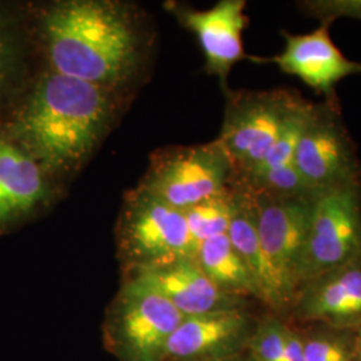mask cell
Masks as SVG:
<instances>
[{
    "instance_id": "obj_1",
    "label": "cell",
    "mask_w": 361,
    "mask_h": 361,
    "mask_svg": "<svg viewBox=\"0 0 361 361\" xmlns=\"http://www.w3.org/2000/svg\"><path fill=\"white\" fill-rule=\"evenodd\" d=\"M43 68L134 99L154 61L157 30L125 0L28 1Z\"/></svg>"
},
{
    "instance_id": "obj_2",
    "label": "cell",
    "mask_w": 361,
    "mask_h": 361,
    "mask_svg": "<svg viewBox=\"0 0 361 361\" xmlns=\"http://www.w3.org/2000/svg\"><path fill=\"white\" fill-rule=\"evenodd\" d=\"M133 99L43 68L0 130L67 189Z\"/></svg>"
},
{
    "instance_id": "obj_3",
    "label": "cell",
    "mask_w": 361,
    "mask_h": 361,
    "mask_svg": "<svg viewBox=\"0 0 361 361\" xmlns=\"http://www.w3.org/2000/svg\"><path fill=\"white\" fill-rule=\"evenodd\" d=\"M114 235L122 273L195 258L198 252L183 212L140 185L123 195Z\"/></svg>"
},
{
    "instance_id": "obj_4",
    "label": "cell",
    "mask_w": 361,
    "mask_h": 361,
    "mask_svg": "<svg viewBox=\"0 0 361 361\" xmlns=\"http://www.w3.org/2000/svg\"><path fill=\"white\" fill-rule=\"evenodd\" d=\"M183 319L152 286L123 277L106 310L104 347L118 361H165L169 340Z\"/></svg>"
},
{
    "instance_id": "obj_5",
    "label": "cell",
    "mask_w": 361,
    "mask_h": 361,
    "mask_svg": "<svg viewBox=\"0 0 361 361\" xmlns=\"http://www.w3.org/2000/svg\"><path fill=\"white\" fill-rule=\"evenodd\" d=\"M233 178L232 161L214 140L202 145L157 149L138 185L183 212L228 190Z\"/></svg>"
},
{
    "instance_id": "obj_6",
    "label": "cell",
    "mask_w": 361,
    "mask_h": 361,
    "mask_svg": "<svg viewBox=\"0 0 361 361\" xmlns=\"http://www.w3.org/2000/svg\"><path fill=\"white\" fill-rule=\"evenodd\" d=\"M302 99L286 89L226 94L222 128L216 141L232 161L234 178L250 173L265 158Z\"/></svg>"
},
{
    "instance_id": "obj_7",
    "label": "cell",
    "mask_w": 361,
    "mask_h": 361,
    "mask_svg": "<svg viewBox=\"0 0 361 361\" xmlns=\"http://www.w3.org/2000/svg\"><path fill=\"white\" fill-rule=\"evenodd\" d=\"M360 261L361 183L319 194L310 209L301 286Z\"/></svg>"
},
{
    "instance_id": "obj_8",
    "label": "cell",
    "mask_w": 361,
    "mask_h": 361,
    "mask_svg": "<svg viewBox=\"0 0 361 361\" xmlns=\"http://www.w3.org/2000/svg\"><path fill=\"white\" fill-rule=\"evenodd\" d=\"M249 192L255 201L259 244L274 280L281 312L293 305L301 286V259L316 197L284 198Z\"/></svg>"
},
{
    "instance_id": "obj_9",
    "label": "cell",
    "mask_w": 361,
    "mask_h": 361,
    "mask_svg": "<svg viewBox=\"0 0 361 361\" xmlns=\"http://www.w3.org/2000/svg\"><path fill=\"white\" fill-rule=\"evenodd\" d=\"M293 164L316 195L361 183L360 161L341 122L340 106L313 104Z\"/></svg>"
},
{
    "instance_id": "obj_10",
    "label": "cell",
    "mask_w": 361,
    "mask_h": 361,
    "mask_svg": "<svg viewBox=\"0 0 361 361\" xmlns=\"http://www.w3.org/2000/svg\"><path fill=\"white\" fill-rule=\"evenodd\" d=\"M66 190L0 130V235L46 216Z\"/></svg>"
},
{
    "instance_id": "obj_11",
    "label": "cell",
    "mask_w": 361,
    "mask_h": 361,
    "mask_svg": "<svg viewBox=\"0 0 361 361\" xmlns=\"http://www.w3.org/2000/svg\"><path fill=\"white\" fill-rule=\"evenodd\" d=\"M165 8L194 34L205 56V71L219 79L226 95L231 91L228 79L233 67L247 58L243 39L249 23L245 0H219L209 10L171 1Z\"/></svg>"
},
{
    "instance_id": "obj_12",
    "label": "cell",
    "mask_w": 361,
    "mask_h": 361,
    "mask_svg": "<svg viewBox=\"0 0 361 361\" xmlns=\"http://www.w3.org/2000/svg\"><path fill=\"white\" fill-rule=\"evenodd\" d=\"M329 20L307 34H290L283 31L284 49L271 58H252L261 63H273L286 75L296 77L325 102L338 106L336 97L337 85L345 79L361 74V63L350 61L336 46L331 37Z\"/></svg>"
},
{
    "instance_id": "obj_13",
    "label": "cell",
    "mask_w": 361,
    "mask_h": 361,
    "mask_svg": "<svg viewBox=\"0 0 361 361\" xmlns=\"http://www.w3.org/2000/svg\"><path fill=\"white\" fill-rule=\"evenodd\" d=\"M257 322L246 310L185 317L169 340L165 361H224L249 348Z\"/></svg>"
},
{
    "instance_id": "obj_14",
    "label": "cell",
    "mask_w": 361,
    "mask_h": 361,
    "mask_svg": "<svg viewBox=\"0 0 361 361\" xmlns=\"http://www.w3.org/2000/svg\"><path fill=\"white\" fill-rule=\"evenodd\" d=\"M42 70L28 1L0 0V128Z\"/></svg>"
},
{
    "instance_id": "obj_15",
    "label": "cell",
    "mask_w": 361,
    "mask_h": 361,
    "mask_svg": "<svg viewBox=\"0 0 361 361\" xmlns=\"http://www.w3.org/2000/svg\"><path fill=\"white\" fill-rule=\"evenodd\" d=\"M152 286L169 300L183 317L222 310H246L245 298L224 293L207 277L195 258L171 259L154 267L123 273Z\"/></svg>"
},
{
    "instance_id": "obj_16",
    "label": "cell",
    "mask_w": 361,
    "mask_h": 361,
    "mask_svg": "<svg viewBox=\"0 0 361 361\" xmlns=\"http://www.w3.org/2000/svg\"><path fill=\"white\" fill-rule=\"evenodd\" d=\"M304 320L348 324L361 320V261L302 285L292 305Z\"/></svg>"
},
{
    "instance_id": "obj_17",
    "label": "cell",
    "mask_w": 361,
    "mask_h": 361,
    "mask_svg": "<svg viewBox=\"0 0 361 361\" xmlns=\"http://www.w3.org/2000/svg\"><path fill=\"white\" fill-rule=\"evenodd\" d=\"M231 188L233 214L226 234L257 285L259 301L279 312L276 285L258 238L253 197L244 188L234 185Z\"/></svg>"
},
{
    "instance_id": "obj_18",
    "label": "cell",
    "mask_w": 361,
    "mask_h": 361,
    "mask_svg": "<svg viewBox=\"0 0 361 361\" xmlns=\"http://www.w3.org/2000/svg\"><path fill=\"white\" fill-rule=\"evenodd\" d=\"M197 262L212 283L229 296L259 300L255 283L243 258L233 247L228 234L204 241L197 252Z\"/></svg>"
},
{
    "instance_id": "obj_19",
    "label": "cell",
    "mask_w": 361,
    "mask_h": 361,
    "mask_svg": "<svg viewBox=\"0 0 361 361\" xmlns=\"http://www.w3.org/2000/svg\"><path fill=\"white\" fill-rule=\"evenodd\" d=\"M183 214L198 247L209 238L226 234L233 214L232 188L183 210Z\"/></svg>"
},
{
    "instance_id": "obj_20",
    "label": "cell",
    "mask_w": 361,
    "mask_h": 361,
    "mask_svg": "<svg viewBox=\"0 0 361 361\" xmlns=\"http://www.w3.org/2000/svg\"><path fill=\"white\" fill-rule=\"evenodd\" d=\"M285 326L277 317L257 324L247 348L253 361H286Z\"/></svg>"
},
{
    "instance_id": "obj_21",
    "label": "cell",
    "mask_w": 361,
    "mask_h": 361,
    "mask_svg": "<svg viewBox=\"0 0 361 361\" xmlns=\"http://www.w3.org/2000/svg\"><path fill=\"white\" fill-rule=\"evenodd\" d=\"M305 361H356V345L347 337L317 335L302 338Z\"/></svg>"
},
{
    "instance_id": "obj_22",
    "label": "cell",
    "mask_w": 361,
    "mask_h": 361,
    "mask_svg": "<svg viewBox=\"0 0 361 361\" xmlns=\"http://www.w3.org/2000/svg\"><path fill=\"white\" fill-rule=\"evenodd\" d=\"M285 345H286V361H305L302 338L300 335L285 326Z\"/></svg>"
},
{
    "instance_id": "obj_23",
    "label": "cell",
    "mask_w": 361,
    "mask_h": 361,
    "mask_svg": "<svg viewBox=\"0 0 361 361\" xmlns=\"http://www.w3.org/2000/svg\"><path fill=\"white\" fill-rule=\"evenodd\" d=\"M359 335L356 337L355 345H356V353H357V360L361 361V320L359 322Z\"/></svg>"
},
{
    "instance_id": "obj_24",
    "label": "cell",
    "mask_w": 361,
    "mask_h": 361,
    "mask_svg": "<svg viewBox=\"0 0 361 361\" xmlns=\"http://www.w3.org/2000/svg\"><path fill=\"white\" fill-rule=\"evenodd\" d=\"M224 361H253V359H252L250 353H247V355L241 353V355H238V356H235V357H232V359H229V360Z\"/></svg>"
}]
</instances>
